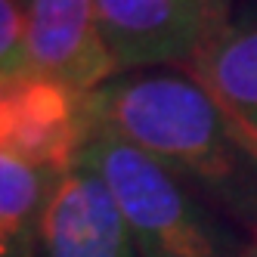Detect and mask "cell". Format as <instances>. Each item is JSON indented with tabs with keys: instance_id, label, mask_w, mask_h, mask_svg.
<instances>
[{
	"instance_id": "cell-1",
	"label": "cell",
	"mask_w": 257,
	"mask_h": 257,
	"mask_svg": "<svg viewBox=\"0 0 257 257\" xmlns=\"http://www.w3.org/2000/svg\"><path fill=\"white\" fill-rule=\"evenodd\" d=\"M87 115L90 127L208 183H226L242 155L251 158L211 93L180 71H140L105 81L87 93Z\"/></svg>"
},
{
	"instance_id": "cell-2",
	"label": "cell",
	"mask_w": 257,
	"mask_h": 257,
	"mask_svg": "<svg viewBox=\"0 0 257 257\" xmlns=\"http://www.w3.org/2000/svg\"><path fill=\"white\" fill-rule=\"evenodd\" d=\"M81 161L112 192L137 257H220L217 238L164 164L96 127H90Z\"/></svg>"
},
{
	"instance_id": "cell-3",
	"label": "cell",
	"mask_w": 257,
	"mask_h": 257,
	"mask_svg": "<svg viewBox=\"0 0 257 257\" xmlns=\"http://www.w3.org/2000/svg\"><path fill=\"white\" fill-rule=\"evenodd\" d=\"M90 137L87 93L44 75H16L0 84V152L50 177L78 168Z\"/></svg>"
},
{
	"instance_id": "cell-4",
	"label": "cell",
	"mask_w": 257,
	"mask_h": 257,
	"mask_svg": "<svg viewBox=\"0 0 257 257\" xmlns=\"http://www.w3.org/2000/svg\"><path fill=\"white\" fill-rule=\"evenodd\" d=\"M25 50L34 75L78 93H93L118 71L99 31L96 0H28Z\"/></svg>"
},
{
	"instance_id": "cell-5",
	"label": "cell",
	"mask_w": 257,
	"mask_h": 257,
	"mask_svg": "<svg viewBox=\"0 0 257 257\" xmlns=\"http://www.w3.org/2000/svg\"><path fill=\"white\" fill-rule=\"evenodd\" d=\"M38 257H137L112 192L84 161L53 183L38 223Z\"/></svg>"
},
{
	"instance_id": "cell-6",
	"label": "cell",
	"mask_w": 257,
	"mask_h": 257,
	"mask_svg": "<svg viewBox=\"0 0 257 257\" xmlns=\"http://www.w3.org/2000/svg\"><path fill=\"white\" fill-rule=\"evenodd\" d=\"M96 19L121 71L189 62L211 34L198 0H96Z\"/></svg>"
},
{
	"instance_id": "cell-7",
	"label": "cell",
	"mask_w": 257,
	"mask_h": 257,
	"mask_svg": "<svg viewBox=\"0 0 257 257\" xmlns=\"http://www.w3.org/2000/svg\"><path fill=\"white\" fill-rule=\"evenodd\" d=\"M257 161V22H226L186 62Z\"/></svg>"
},
{
	"instance_id": "cell-8",
	"label": "cell",
	"mask_w": 257,
	"mask_h": 257,
	"mask_svg": "<svg viewBox=\"0 0 257 257\" xmlns=\"http://www.w3.org/2000/svg\"><path fill=\"white\" fill-rule=\"evenodd\" d=\"M50 177L31 164L0 152V257H28L38 238L44 205L53 192Z\"/></svg>"
},
{
	"instance_id": "cell-9",
	"label": "cell",
	"mask_w": 257,
	"mask_h": 257,
	"mask_svg": "<svg viewBox=\"0 0 257 257\" xmlns=\"http://www.w3.org/2000/svg\"><path fill=\"white\" fill-rule=\"evenodd\" d=\"M28 50H25V13L19 0H0V75L16 78L28 75Z\"/></svg>"
},
{
	"instance_id": "cell-10",
	"label": "cell",
	"mask_w": 257,
	"mask_h": 257,
	"mask_svg": "<svg viewBox=\"0 0 257 257\" xmlns=\"http://www.w3.org/2000/svg\"><path fill=\"white\" fill-rule=\"evenodd\" d=\"M198 7H201V13H205L211 31H217L220 25H226V7H229V0H198Z\"/></svg>"
},
{
	"instance_id": "cell-11",
	"label": "cell",
	"mask_w": 257,
	"mask_h": 257,
	"mask_svg": "<svg viewBox=\"0 0 257 257\" xmlns=\"http://www.w3.org/2000/svg\"><path fill=\"white\" fill-rule=\"evenodd\" d=\"M0 84H4V75H0Z\"/></svg>"
},
{
	"instance_id": "cell-12",
	"label": "cell",
	"mask_w": 257,
	"mask_h": 257,
	"mask_svg": "<svg viewBox=\"0 0 257 257\" xmlns=\"http://www.w3.org/2000/svg\"><path fill=\"white\" fill-rule=\"evenodd\" d=\"M19 4H28V0H19Z\"/></svg>"
},
{
	"instance_id": "cell-13",
	"label": "cell",
	"mask_w": 257,
	"mask_h": 257,
	"mask_svg": "<svg viewBox=\"0 0 257 257\" xmlns=\"http://www.w3.org/2000/svg\"><path fill=\"white\" fill-rule=\"evenodd\" d=\"M251 257H257V251H254V254H251Z\"/></svg>"
}]
</instances>
